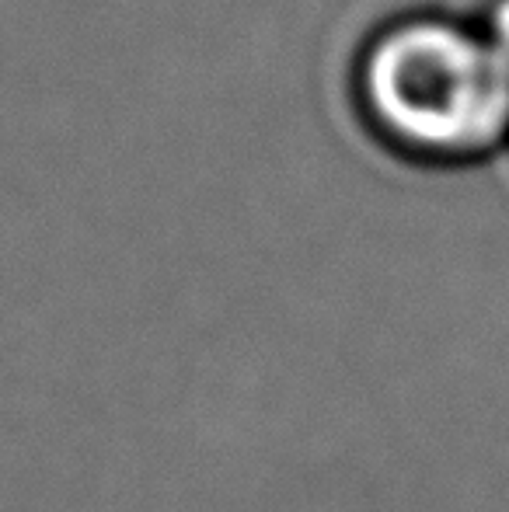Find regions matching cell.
<instances>
[{
	"label": "cell",
	"instance_id": "1",
	"mask_svg": "<svg viewBox=\"0 0 509 512\" xmlns=\"http://www.w3.org/2000/svg\"><path fill=\"white\" fill-rule=\"evenodd\" d=\"M353 88L367 126L412 161L461 168L509 147V60L482 25L401 14L360 49Z\"/></svg>",
	"mask_w": 509,
	"mask_h": 512
},
{
	"label": "cell",
	"instance_id": "2",
	"mask_svg": "<svg viewBox=\"0 0 509 512\" xmlns=\"http://www.w3.org/2000/svg\"><path fill=\"white\" fill-rule=\"evenodd\" d=\"M482 32L489 35V42L509 60V0H489L482 14Z\"/></svg>",
	"mask_w": 509,
	"mask_h": 512
}]
</instances>
